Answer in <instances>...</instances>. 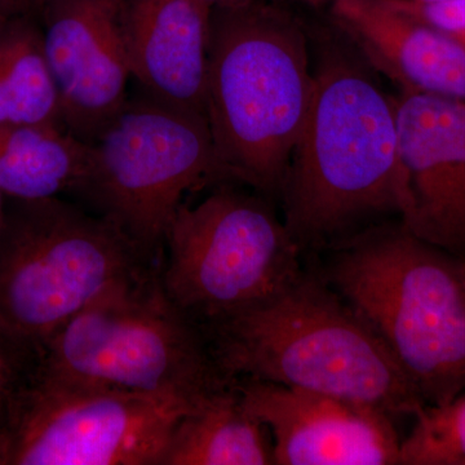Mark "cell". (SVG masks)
Returning <instances> with one entry per match:
<instances>
[{
    "label": "cell",
    "instance_id": "6da1fadb",
    "mask_svg": "<svg viewBox=\"0 0 465 465\" xmlns=\"http://www.w3.org/2000/svg\"><path fill=\"white\" fill-rule=\"evenodd\" d=\"M311 104L281 193L284 224L322 243L402 208L396 108L362 60L331 47L318 56Z\"/></svg>",
    "mask_w": 465,
    "mask_h": 465
},
{
    "label": "cell",
    "instance_id": "7a4b0ae2",
    "mask_svg": "<svg viewBox=\"0 0 465 465\" xmlns=\"http://www.w3.org/2000/svg\"><path fill=\"white\" fill-rule=\"evenodd\" d=\"M231 381L320 391L415 416L424 403L381 336L321 278L302 273L264 304L202 329Z\"/></svg>",
    "mask_w": 465,
    "mask_h": 465
},
{
    "label": "cell",
    "instance_id": "3957f363",
    "mask_svg": "<svg viewBox=\"0 0 465 465\" xmlns=\"http://www.w3.org/2000/svg\"><path fill=\"white\" fill-rule=\"evenodd\" d=\"M308 45L302 24L274 3L213 8L206 114L226 179L281 193L313 94Z\"/></svg>",
    "mask_w": 465,
    "mask_h": 465
},
{
    "label": "cell",
    "instance_id": "277c9868",
    "mask_svg": "<svg viewBox=\"0 0 465 465\" xmlns=\"http://www.w3.org/2000/svg\"><path fill=\"white\" fill-rule=\"evenodd\" d=\"M381 336L424 406L465 391V260L402 225L351 238L324 272Z\"/></svg>",
    "mask_w": 465,
    "mask_h": 465
},
{
    "label": "cell",
    "instance_id": "5b68a950",
    "mask_svg": "<svg viewBox=\"0 0 465 465\" xmlns=\"http://www.w3.org/2000/svg\"><path fill=\"white\" fill-rule=\"evenodd\" d=\"M159 265L110 287L61 327L41 348L38 370L94 387L191 401L232 382L201 327L168 299Z\"/></svg>",
    "mask_w": 465,
    "mask_h": 465
},
{
    "label": "cell",
    "instance_id": "8992f818",
    "mask_svg": "<svg viewBox=\"0 0 465 465\" xmlns=\"http://www.w3.org/2000/svg\"><path fill=\"white\" fill-rule=\"evenodd\" d=\"M155 265L118 226L78 204L5 198L0 326L41 351L110 287Z\"/></svg>",
    "mask_w": 465,
    "mask_h": 465
},
{
    "label": "cell",
    "instance_id": "52a82bcc",
    "mask_svg": "<svg viewBox=\"0 0 465 465\" xmlns=\"http://www.w3.org/2000/svg\"><path fill=\"white\" fill-rule=\"evenodd\" d=\"M226 179L206 118L140 94L91 145L74 193L161 262L168 229L186 193Z\"/></svg>",
    "mask_w": 465,
    "mask_h": 465
},
{
    "label": "cell",
    "instance_id": "ba28073f",
    "mask_svg": "<svg viewBox=\"0 0 465 465\" xmlns=\"http://www.w3.org/2000/svg\"><path fill=\"white\" fill-rule=\"evenodd\" d=\"M164 249L162 287L201 329L264 304L304 273L299 243L272 207L228 188L183 203Z\"/></svg>",
    "mask_w": 465,
    "mask_h": 465
},
{
    "label": "cell",
    "instance_id": "9c48e42d",
    "mask_svg": "<svg viewBox=\"0 0 465 465\" xmlns=\"http://www.w3.org/2000/svg\"><path fill=\"white\" fill-rule=\"evenodd\" d=\"M201 401L94 387L36 367L3 402L0 465H162L177 421Z\"/></svg>",
    "mask_w": 465,
    "mask_h": 465
},
{
    "label": "cell",
    "instance_id": "30bf717a",
    "mask_svg": "<svg viewBox=\"0 0 465 465\" xmlns=\"http://www.w3.org/2000/svg\"><path fill=\"white\" fill-rule=\"evenodd\" d=\"M127 0H42L45 54L66 130L92 145L127 104Z\"/></svg>",
    "mask_w": 465,
    "mask_h": 465
},
{
    "label": "cell",
    "instance_id": "8fae6325",
    "mask_svg": "<svg viewBox=\"0 0 465 465\" xmlns=\"http://www.w3.org/2000/svg\"><path fill=\"white\" fill-rule=\"evenodd\" d=\"M393 99L401 225L465 260V104L407 91Z\"/></svg>",
    "mask_w": 465,
    "mask_h": 465
},
{
    "label": "cell",
    "instance_id": "7c38bea8",
    "mask_svg": "<svg viewBox=\"0 0 465 465\" xmlns=\"http://www.w3.org/2000/svg\"><path fill=\"white\" fill-rule=\"evenodd\" d=\"M243 405L265 425L277 465H397L393 416L366 403L237 379Z\"/></svg>",
    "mask_w": 465,
    "mask_h": 465
},
{
    "label": "cell",
    "instance_id": "4fadbf2b",
    "mask_svg": "<svg viewBox=\"0 0 465 465\" xmlns=\"http://www.w3.org/2000/svg\"><path fill=\"white\" fill-rule=\"evenodd\" d=\"M211 12L202 0H127L131 76L143 96L207 119Z\"/></svg>",
    "mask_w": 465,
    "mask_h": 465
},
{
    "label": "cell",
    "instance_id": "5bb4252c",
    "mask_svg": "<svg viewBox=\"0 0 465 465\" xmlns=\"http://www.w3.org/2000/svg\"><path fill=\"white\" fill-rule=\"evenodd\" d=\"M332 16L369 65L401 91L465 104V50L390 0H338Z\"/></svg>",
    "mask_w": 465,
    "mask_h": 465
},
{
    "label": "cell",
    "instance_id": "9a60e30c",
    "mask_svg": "<svg viewBox=\"0 0 465 465\" xmlns=\"http://www.w3.org/2000/svg\"><path fill=\"white\" fill-rule=\"evenodd\" d=\"M273 464L269 430L243 405L235 381L177 421L162 465Z\"/></svg>",
    "mask_w": 465,
    "mask_h": 465
},
{
    "label": "cell",
    "instance_id": "2e32d148",
    "mask_svg": "<svg viewBox=\"0 0 465 465\" xmlns=\"http://www.w3.org/2000/svg\"><path fill=\"white\" fill-rule=\"evenodd\" d=\"M91 145L66 128L0 124V193L12 200H43L75 193Z\"/></svg>",
    "mask_w": 465,
    "mask_h": 465
},
{
    "label": "cell",
    "instance_id": "e0dca14e",
    "mask_svg": "<svg viewBox=\"0 0 465 465\" xmlns=\"http://www.w3.org/2000/svg\"><path fill=\"white\" fill-rule=\"evenodd\" d=\"M0 124L65 127L41 20L0 17Z\"/></svg>",
    "mask_w": 465,
    "mask_h": 465
},
{
    "label": "cell",
    "instance_id": "ac0fdd59",
    "mask_svg": "<svg viewBox=\"0 0 465 465\" xmlns=\"http://www.w3.org/2000/svg\"><path fill=\"white\" fill-rule=\"evenodd\" d=\"M401 440V465H465V391L439 406H425Z\"/></svg>",
    "mask_w": 465,
    "mask_h": 465
},
{
    "label": "cell",
    "instance_id": "d6986e66",
    "mask_svg": "<svg viewBox=\"0 0 465 465\" xmlns=\"http://www.w3.org/2000/svg\"><path fill=\"white\" fill-rule=\"evenodd\" d=\"M401 11L445 34L465 50V0H390Z\"/></svg>",
    "mask_w": 465,
    "mask_h": 465
},
{
    "label": "cell",
    "instance_id": "ffe728a7",
    "mask_svg": "<svg viewBox=\"0 0 465 465\" xmlns=\"http://www.w3.org/2000/svg\"><path fill=\"white\" fill-rule=\"evenodd\" d=\"M39 354V349L0 326V400H5L35 371Z\"/></svg>",
    "mask_w": 465,
    "mask_h": 465
},
{
    "label": "cell",
    "instance_id": "44dd1931",
    "mask_svg": "<svg viewBox=\"0 0 465 465\" xmlns=\"http://www.w3.org/2000/svg\"><path fill=\"white\" fill-rule=\"evenodd\" d=\"M42 0H0L2 16H23L33 15L39 17Z\"/></svg>",
    "mask_w": 465,
    "mask_h": 465
},
{
    "label": "cell",
    "instance_id": "7402d4cb",
    "mask_svg": "<svg viewBox=\"0 0 465 465\" xmlns=\"http://www.w3.org/2000/svg\"><path fill=\"white\" fill-rule=\"evenodd\" d=\"M290 2L300 3V5H309V7H322L326 5H335L338 0H290Z\"/></svg>",
    "mask_w": 465,
    "mask_h": 465
},
{
    "label": "cell",
    "instance_id": "603a6c76",
    "mask_svg": "<svg viewBox=\"0 0 465 465\" xmlns=\"http://www.w3.org/2000/svg\"><path fill=\"white\" fill-rule=\"evenodd\" d=\"M206 3L210 7H216V5H228V3L241 2V0H202Z\"/></svg>",
    "mask_w": 465,
    "mask_h": 465
},
{
    "label": "cell",
    "instance_id": "cb8c5ba5",
    "mask_svg": "<svg viewBox=\"0 0 465 465\" xmlns=\"http://www.w3.org/2000/svg\"><path fill=\"white\" fill-rule=\"evenodd\" d=\"M5 197L0 193V225H2L3 213H5Z\"/></svg>",
    "mask_w": 465,
    "mask_h": 465
},
{
    "label": "cell",
    "instance_id": "d4e9b609",
    "mask_svg": "<svg viewBox=\"0 0 465 465\" xmlns=\"http://www.w3.org/2000/svg\"><path fill=\"white\" fill-rule=\"evenodd\" d=\"M419 2H440V0H419Z\"/></svg>",
    "mask_w": 465,
    "mask_h": 465
},
{
    "label": "cell",
    "instance_id": "484cf974",
    "mask_svg": "<svg viewBox=\"0 0 465 465\" xmlns=\"http://www.w3.org/2000/svg\"><path fill=\"white\" fill-rule=\"evenodd\" d=\"M3 402H5V400H0V411H2Z\"/></svg>",
    "mask_w": 465,
    "mask_h": 465
},
{
    "label": "cell",
    "instance_id": "4316f807",
    "mask_svg": "<svg viewBox=\"0 0 465 465\" xmlns=\"http://www.w3.org/2000/svg\"><path fill=\"white\" fill-rule=\"evenodd\" d=\"M0 17H2V15H0Z\"/></svg>",
    "mask_w": 465,
    "mask_h": 465
}]
</instances>
